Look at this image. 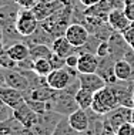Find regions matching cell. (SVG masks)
I'll use <instances>...</instances> for the list:
<instances>
[{
  "label": "cell",
  "instance_id": "cell-1",
  "mask_svg": "<svg viewBox=\"0 0 134 135\" xmlns=\"http://www.w3.org/2000/svg\"><path fill=\"white\" fill-rule=\"evenodd\" d=\"M78 88H80V81L77 77L67 88L59 90L54 93L52 100L47 101V109L59 112L60 115L68 117L71 112L78 109L77 101H76V93L78 91Z\"/></svg>",
  "mask_w": 134,
  "mask_h": 135
},
{
  "label": "cell",
  "instance_id": "cell-2",
  "mask_svg": "<svg viewBox=\"0 0 134 135\" xmlns=\"http://www.w3.org/2000/svg\"><path fill=\"white\" fill-rule=\"evenodd\" d=\"M20 10L21 6L16 0H10L0 6V26L3 28V41L7 47L23 38L16 30V20Z\"/></svg>",
  "mask_w": 134,
  "mask_h": 135
},
{
  "label": "cell",
  "instance_id": "cell-3",
  "mask_svg": "<svg viewBox=\"0 0 134 135\" xmlns=\"http://www.w3.org/2000/svg\"><path fill=\"white\" fill-rule=\"evenodd\" d=\"M71 23H73V2L66 7H63L61 10H59V12L52 14L50 17L40 21V26L56 38L66 34L67 27Z\"/></svg>",
  "mask_w": 134,
  "mask_h": 135
},
{
  "label": "cell",
  "instance_id": "cell-4",
  "mask_svg": "<svg viewBox=\"0 0 134 135\" xmlns=\"http://www.w3.org/2000/svg\"><path fill=\"white\" fill-rule=\"evenodd\" d=\"M120 103L117 100V95L113 91L110 85L104 87L103 90L97 91L94 94V100H93V105H91V109L94 112L100 115H106L107 112H110L113 108L118 107Z\"/></svg>",
  "mask_w": 134,
  "mask_h": 135
},
{
  "label": "cell",
  "instance_id": "cell-5",
  "mask_svg": "<svg viewBox=\"0 0 134 135\" xmlns=\"http://www.w3.org/2000/svg\"><path fill=\"white\" fill-rule=\"evenodd\" d=\"M78 71L77 68H71V67H63V68H57L53 70L47 75V84L49 87H52L53 90L59 91V90H64L70 85L71 83L77 78Z\"/></svg>",
  "mask_w": 134,
  "mask_h": 135
},
{
  "label": "cell",
  "instance_id": "cell-6",
  "mask_svg": "<svg viewBox=\"0 0 134 135\" xmlns=\"http://www.w3.org/2000/svg\"><path fill=\"white\" fill-rule=\"evenodd\" d=\"M131 109L133 108L124 107V105H118V107L113 108L110 112L103 115L104 128H108L111 131H117L123 124L131 122Z\"/></svg>",
  "mask_w": 134,
  "mask_h": 135
},
{
  "label": "cell",
  "instance_id": "cell-7",
  "mask_svg": "<svg viewBox=\"0 0 134 135\" xmlns=\"http://www.w3.org/2000/svg\"><path fill=\"white\" fill-rule=\"evenodd\" d=\"M39 24H40V21L36 17L33 10L21 7V10L19 12V16H17V20H16V30L21 37L26 38L29 36H31L37 30Z\"/></svg>",
  "mask_w": 134,
  "mask_h": 135
},
{
  "label": "cell",
  "instance_id": "cell-8",
  "mask_svg": "<svg viewBox=\"0 0 134 135\" xmlns=\"http://www.w3.org/2000/svg\"><path fill=\"white\" fill-rule=\"evenodd\" d=\"M70 3L71 0H41L31 10L36 14V17L39 19V21H43L56 12L61 10L63 7H66L67 4H70Z\"/></svg>",
  "mask_w": 134,
  "mask_h": 135
},
{
  "label": "cell",
  "instance_id": "cell-9",
  "mask_svg": "<svg viewBox=\"0 0 134 135\" xmlns=\"http://www.w3.org/2000/svg\"><path fill=\"white\" fill-rule=\"evenodd\" d=\"M111 88L117 95V100L120 105H124V107H134L133 103V95H134V80H126V81H121V80H117L114 84H111Z\"/></svg>",
  "mask_w": 134,
  "mask_h": 135
},
{
  "label": "cell",
  "instance_id": "cell-10",
  "mask_svg": "<svg viewBox=\"0 0 134 135\" xmlns=\"http://www.w3.org/2000/svg\"><path fill=\"white\" fill-rule=\"evenodd\" d=\"M64 36H66V38L74 47H81V46H84L86 43L89 41V38H90V36H91V34H90L89 30L83 26V24L71 23L70 26L67 27L66 34H64Z\"/></svg>",
  "mask_w": 134,
  "mask_h": 135
},
{
  "label": "cell",
  "instance_id": "cell-11",
  "mask_svg": "<svg viewBox=\"0 0 134 135\" xmlns=\"http://www.w3.org/2000/svg\"><path fill=\"white\" fill-rule=\"evenodd\" d=\"M13 117L27 129L33 128L36 124H37V121H39V114L29 107V104L26 103V101H24L23 104H20L17 108H14Z\"/></svg>",
  "mask_w": 134,
  "mask_h": 135
},
{
  "label": "cell",
  "instance_id": "cell-12",
  "mask_svg": "<svg viewBox=\"0 0 134 135\" xmlns=\"http://www.w3.org/2000/svg\"><path fill=\"white\" fill-rule=\"evenodd\" d=\"M115 58L113 56L108 54L107 57H101L99 61V67H97V74L101 75V78L106 81L107 85H111L117 81V77H115L114 73V65H115Z\"/></svg>",
  "mask_w": 134,
  "mask_h": 135
},
{
  "label": "cell",
  "instance_id": "cell-13",
  "mask_svg": "<svg viewBox=\"0 0 134 135\" xmlns=\"http://www.w3.org/2000/svg\"><path fill=\"white\" fill-rule=\"evenodd\" d=\"M78 81H80V87L86 88L89 91L96 94L97 91L103 90L104 87H107L106 81L101 78L100 74L97 73H78Z\"/></svg>",
  "mask_w": 134,
  "mask_h": 135
},
{
  "label": "cell",
  "instance_id": "cell-14",
  "mask_svg": "<svg viewBox=\"0 0 134 135\" xmlns=\"http://www.w3.org/2000/svg\"><path fill=\"white\" fill-rule=\"evenodd\" d=\"M4 80H6V85L12 87V88L23 91V93L30 90V83H29L27 77L20 70H17V68H14V70H4Z\"/></svg>",
  "mask_w": 134,
  "mask_h": 135
},
{
  "label": "cell",
  "instance_id": "cell-15",
  "mask_svg": "<svg viewBox=\"0 0 134 135\" xmlns=\"http://www.w3.org/2000/svg\"><path fill=\"white\" fill-rule=\"evenodd\" d=\"M108 44H110V56H113L115 60H121L124 58L127 50L130 49V44L126 41L121 33L114 31L108 38Z\"/></svg>",
  "mask_w": 134,
  "mask_h": 135
},
{
  "label": "cell",
  "instance_id": "cell-16",
  "mask_svg": "<svg viewBox=\"0 0 134 135\" xmlns=\"http://www.w3.org/2000/svg\"><path fill=\"white\" fill-rule=\"evenodd\" d=\"M0 98L3 100V103L7 104L9 107H12L13 109L17 108L20 104H23L24 101V94L23 91H19L16 88H12L9 85H4L0 88Z\"/></svg>",
  "mask_w": 134,
  "mask_h": 135
},
{
  "label": "cell",
  "instance_id": "cell-17",
  "mask_svg": "<svg viewBox=\"0 0 134 135\" xmlns=\"http://www.w3.org/2000/svg\"><path fill=\"white\" fill-rule=\"evenodd\" d=\"M67 118H68L70 125L73 127L78 134L84 132V131L89 128V125H90V117H89L87 109L78 108V109H76L74 112H71Z\"/></svg>",
  "mask_w": 134,
  "mask_h": 135
},
{
  "label": "cell",
  "instance_id": "cell-18",
  "mask_svg": "<svg viewBox=\"0 0 134 135\" xmlns=\"http://www.w3.org/2000/svg\"><path fill=\"white\" fill-rule=\"evenodd\" d=\"M107 21L111 26V28H113L114 31H118V33H123L130 24H131L130 19L126 16L124 9H114L113 12L108 14Z\"/></svg>",
  "mask_w": 134,
  "mask_h": 135
},
{
  "label": "cell",
  "instance_id": "cell-19",
  "mask_svg": "<svg viewBox=\"0 0 134 135\" xmlns=\"http://www.w3.org/2000/svg\"><path fill=\"white\" fill-rule=\"evenodd\" d=\"M52 50L54 54H57V56H60L63 58L76 53V47L66 38V36H60V37L54 38L53 44H52Z\"/></svg>",
  "mask_w": 134,
  "mask_h": 135
},
{
  "label": "cell",
  "instance_id": "cell-20",
  "mask_svg": "<svg viewBox=\"0 0 134 135\" xmlns=\"http://www.w3.org/2000/svg\"><path fill=\"white\" fill-rule=\"evenodd\" d=\"M100 58L97 54L86 53L78 57V64H77V71L78 73H96L99 67Z\"/></svg>",
  "mask_w": 134,
  "mask_h": 135
},
{
  "label": "cell",
  "instance_id": "cell-21",
  "mask_svg": "<svg viewBox=\"0 0 134 135\" xmlns=\"http://www.w3.org/2000/svg\"><path fill=\"white\" fill-rule=\"evenodd\" d=\"M56 93V90H53L52 87L44 85V87H36V88H30L27 91H24V98H31V100H37V101H50Z\"/></svg>",
  "mask_w": 134,
  "mask_h": 135
},
{
  "label": "cell",
  "instance_id": "cell-22",
  "mask_svg": "<svg viewBox=\"0 0 134 135\" xmlns=\"http://www.w3.org/2000/svg\"><path fill=\"white\" fill-rule=\"evenodd\" d=\"M7 54L14 61L20 63V61L26 60L27 57H30V47L24 41H17V43H14V44L7 47Z\"/></svg>",
  "mask_w": 134,
  "mask_h": 135
},
{
  "label": "cell",
  "instance_id": "cell-23",
  "mask_svg": "<svg viewBox=\"0 0 134 135\" xmlns=\"http://www.w3.org/2000/svg\"><path fill=\"white\" fill-rule=\"evenodd\" d=\"M26 38H27V41H24V43H27L29 46H33V44H47V46H50V47H52L53 40H54L53 36L50 34L49 31H46L44 28L40 26V24H39L37 30H36L31 36L26 37Z\"/></svg>",
  "mask_w": 134,
  "mask_h": 135
},
{
  "label": "cell",
  "instance_id": "cell-24",
  "mask_svg": "<svg viewBox=\"0 0 134 135\" xmlns=\"http://www.w3.org/2000/svg\"><path fill=\"white\" fill-rule=\"evenodd\" d=\"M114 73H115V77H117V80H121V81L131 80L133 67H131V64H130L127 60L121 58V60H117V61H115Z\"/></svg>",
  "mask_w": 134,
  "mask_h": 135
},
{
  "label": "cell",
  "instance_id": "cell-25",
  "mask_svg": "<svg viewBox=\"0 0 134 135\" xmlns=\"http://www.w3.org/2000/svg\"><path fill=\"white\" fill-rule=\"evenodd\" d=\"M93 100H94V93L86 90V88H78V91L76 93V101H77L78 108L83 109H89L93 105Z\"/></svg>",
  "mask_w": 134,
  "mask_h": 135
},
{
  "label": "cell",
  "instance_id": "cell-26",
  "mask_svg": "<svg viewBox=\"0 0 134 135\" xmlns=\"http://www.w3.org/2000/svg\"><path fill=\"white\" fill-rule=\"evenodd\" d=\"M29 47H30V57L33 60H37V58H50L53 54L52 47L47 44H33Z\"/></svg>",
  "mask_w": 134,
  "mask_h": 135
},
{
  "label": "cell",
  "instance_id": "cell-27",
  "mask_svg": "<svg viewBox=\"0 0 134 135\" xmlns=\"http://www.w3.org/2000/svg\"><path fill=\"white\" fill-rule=\"evenodd\" d=\"M52 135H78V132L70 125L67 117H63V118L57 122V125H56V128H54V131L52 132Z\"/></svg>",
  "mask_w": 134,
  "mask_h": 135
},
{
  "label": "cell",
  "instance_id": "cell-28",
  "mask_svg": "<svg viewBox=\"0 0 134 135\" xmlns=\"http://www.w3.org/2000/svg\"><path fill=\"white\" fill-rule=\"evenodd\" d=\"M33 71L37 73L41 77H47L50 73L53 71V67L50 64L49 58H37L34 60V65H33Z\"/></svg>",
  "mask_w": 134,
  "mask_h": 135
},
{
  "label": "cell",
  "instance_id": "cell-29",
  "mask_svg": "<svg viewBox=\"0 0 134 135\" xmlns=\"http://www.w3.org/2000/svg\"><path fill=\"white\" fill-rule=\"evenodd\" d=\"M24 100H26V103L29 104V107L33 109V111L37 112L39 115H41V114H44V112L49 111L46 101H37V100H31V98H24Z\"/></svg>",
  "mask_w": 134,
  "mask_h": 135
},
{
  "label": "cell",
  "instance_id": "cell-30",
  "mask_svg": "<svg viewBox=\"0 0 134 135\" xmlns=\"http://www.w3.org/2000/svg\"><path fill=\"white\" fill-rule=\"evenodd\" d=\"M0 67L3 70H14V68H17V61H14L6 51L3 56H0Z\"/></svg>",
  "mask_w": 134,
  "mask_h": 135
},
{
  "label": "cell",
  "instance_id": "cell-31",
  "mask_svg": "<svg viewBox=\"0 0 134 135\" xmlns=\"http://www.w3.org/2000/svg\"><path fill=\"white\" fill-rule=\"evenodd\" d=\"M13 114H14V109L12 107H9V105L4 104V103L0 105V122L7 121V119H12Z\"/></svg>",
  "mask_w": 134,
  "mask_h": 135
},
{
  "label": "cell",
  "instance_id": "cell-32",
  "mask_svg": "<svg viewBox=\"0 0 134 135\" xmlns=\"http://www.w3.org/2000/svg\"><path fill=\"white\" fill-rule=\"evenodd\" d=\"M121 34H123V37L126 38V41L130 44V47L134 50V21H131V24H130Z\"/></svg>",
  "mask_w": 134,
  "mask_h": 135
},
{
  "label": "cell",
  "instance_id": "cell-33",
  "mask_svg": "<svg viewBox=\"0 0 134 135\" xmlns=\"http://www.w3.org/2000/svg\"><path fill=\"white\" fill-rule=\"evenodd\" d=\"M49 60H50V64H52L53 70H57V68H63V67H66V58L57 56V54H54V53L52 54V57H50Z\"/></svg>",
  "mask_w": 134,
  "mask_h": 135
},
{
  "label": "cell",
  "instance_id": "cell-34",
  "mask_svg": "<svg viewBox=\"0 0 134 135\" xmlns=\"http://www.w3.org/2000/svg\"><path fill=\"white\" fill-rule=\"evenodd\" d=\"M97 57L101 58V57H107L108 54H110V44H108V40H104V41H101L99 47H97Z\"/></svg>",
  "mask_w": 134,
  "mask_h": 135
},
{
  "label": "cell",
  "instance_id": "cell-35",
  "mask_svg": "<svg viewBox=\"0 0 134 135\" xmlns=\"http://www.w3.org/2000/svg\"><path fill=\"white\" fill-rule=\"evenodd\" d=\"M117 135H134V124L133 122H126L115 131Z\"/></svg>",
  "mask_w": 134,
  "mask_h": 135
},
{
  "label": "cell",
  "instance_id": "cell-36",
  "mask_svg": "<svg viewBox=\"0 0 134 135\" xmlns=\"http://www.w3.org/2000/svg\"><path fill=\"white\" fill-rule=\"evenodd\" d=\"M78 57H80V56H78L77 53H74V54H71V56L66 57V65H67V67H71V68H77Z\"/></svg>",
  "mask_w": 134,
  "mask_h": 135
},
{
  "label": "cell",
  "instance_id": "cell-37",
  "mask_svg": "<svg viewBox=\"0 0 134 135\" xmlns=\"http://www.w3.org/2000/svg\"><path fill=\"white\" fill-rule=\"evenodd\" d=\"M19 4L23 7V9H33V7L37 4L39 2H41V0H16Z\"/></svg>",
  "mask_w": 134,
  "mask_h": 135
},
{
  "label": "cell",
  "instance_id": "cell-38",
  "mask_svg": "<svg viewBox=\"0 0 134 135\" xmlns=\"http://www.w3.org/2000/svg\"><path fill=\"white\" fill-rule=\"evenodd\" d=\"M124 13H126V16L130 19V21H134V2L126 3V6H124Z\"/></svg>",
  "mask_w": 134,
  "mask_h": 135
},
{
  "label": "cell",
  "instance_id": "cell-39",
  "mask_svg": "<svg viewBox=\"0 0 134 135\" xmlns=\"http://www.w3.org/2000/svg\"><path fill=\"white\" fill-rule=\"evenodd\" d=\"M100 0H78V3L84 7V9H87V7H91V6H94V4H97Z\"/></svg>",
  "mask_w": 134,
  "mask_h": 135
},
{
  "label": "cell",
  "instance_id": "cell-40",
  "mask_svg": "<svg viewBox=\"0 0 134 135\" xmlns=\"http://www.w3.org/2000/svg\"><path fill=\"white\" fill-rule=\"evenodd\" d=\"M7 51V46H6V43L3 41V40H0V56H3Z\"/></svg>",
  "mask_w": 134,
  "mask_h": 135
},
{
  "label": "cell",
  "instance_id": "cell-41",
  "mask_svg": "<svg viewBox=\"0 0 134 135\" xmlns=\"http://www.w3.org/2000/svg\"><path fill=\"white\" fill-rule=\"evenodd\" d=\"M100 135H117V134H115V131H111V129H108V128H104L103 131H101Z\"/></svg>",
  "mask_w": 134,
  "mask_h": 135
},
{
  "label": "cell",
  "instance_id": "cell-42",
  "mask_svg": "<svg viewBox=\"0 0 134 135\" xmlns=\"http://www.w3.org/2000/svg\"><path fill=\"white\" fill-rule=\"evenodd\" d=\"M131 122L134 124V107H133V109H131Z\"/></svg>",
  "mask_w": 134,
  "mask_h": 135
},
{
  "label": "cell",
  "instance_id": "cell-43",
  "mask_svg": "<svg viewBox=\"0 0 134 135\" xmlns=\"http://www.w3.org/2000/svg\"><path fill=\"white\" fill-rule=\"evenodd\" d=\"M0 40H3V28L0 26Z\"/></svg>",
  "mask_w": 134,
  "mask_h": 135
},
{
  "label": "cell",
  "instance_id": "cell-44",
  "mask_svg": "<svg viewBox=\"0 0 134 135\" xmlns=\"http://www.w3.org/2000/svg\"><path fill=\"white\" fill-rule=\"evenodd\" d=\"M3 104V100H2V98H0V105H2Z\"/></svg>",
  "mask_w": 134,
  "mask_h": 135
},
{
  "label": "cell",
  "instance_id": "cell-45",
  "mask_svg": "<svg viewBox=\"0 0 134 135\" xmlns=\"http://www.w3.org/2000/svg\"><path fill=\"white\" fill-rule=\"evenodd\" d=\"M9 135H19V134H9Z\"/></svg>",
  "mask_w": 134,
  "mask_h": 135
},
{
  "label": "cell",
  "instance_id": "cell-46",
  "mask_svg": "<svg viewBox=\"0 0 134 135\" xmlns=\"http://www.w3.org/2000/svg\"><path fill=\"white\" fill-rule=\"evenodd\" d=\"M133 103H134V95H133Z\"/></svg>",
  "mask_w": 134,
  "mask_h": 135
}]
</instances>
